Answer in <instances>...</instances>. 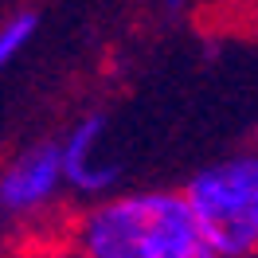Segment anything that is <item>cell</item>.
Instances as JSON below:
<instances>
[{"instance_id": "obj_6", "label": "cell", "mask_w": 258, "mask_h": 258, "mask_svg": "<svg viewBox=\"0 0 258 258\" xmlns=\"http://www.w3.org/2000/svg\"><path fill=\"white\" fill-rule=\"evenodd\" d=\"M164 4H168V8H180V0H164Z\"/></svg>"}, {"instance_id": "obj_4", "label": "cell", "mask_w": 258, "mask_h": 258, "mask_svg": "<svg viewBox=\"0 0 258 258\" xmlns=\"http://www.w3.org/2000/svg\"><path fill=\"white\" fill-rule=\"evenodd\" d=\"M59 157H63V184L75 196L102 200V196L117 192L121 164L106 149V117L102 113H86L67 129L59 141Z\"/></svg>"}, {"instance_id": "obj_8", "label": "cell", "mask_w": 258, "mask_h": 258, "mask_svg": "<svg viewBox=\"0 0 258 258\" xmlns=\"http://www.w3.org/2000/svg\"><path fill=\"white\" fill-rule=\"evenodd\" d=\"M254 258H258V254H254Z\"/></svg>"}, {"instance_id": "obj_2", "label": "cell", "mask_w": 258, "mask_h": 258, "mask_svg": "<svg viewBox=\"0 0 258 258\" xmlns=\"http://www.w3.org/2000/svg\"><path fill=\"white\" fill-rule=\"evenodd\" d=\"M180 196L215 258L258 254V153H235L200 168Z\"/></svg>"}, {"instance_id": "obj_3", "label": "cell", "mask_w": 258, "mask_h": 258, "mask_svg": "<svg viewBox=\"0 0 258 258\" xmlns=\"http://www.w3.org/2000/svg\"><path fill=\"white\" fill-rule=\"evenodd\" d=\"M63 188L59 141H35L0 168V211L12 219L39 215L63 196Z\"/></svg>"}, {"instance_id": "obj_7", "label": "cell", "mask_w": 258, "mask_h": 258, "mask_svg": "<svg viewBox=\"0 0 258 258\" xmlns=\"http://www.w3.org/2000/svg\"><path fill=\"white\" fill-rule=\"evenodd\" d=\"M254 4H258V0H254Z\"/></svg>"}, {"instance_id": "obj_1", "label": "cell", "mask_w": 258, "mask_h": 258, "mask_svg": "<svg viewBox=\"0 0 258 258\" xmlns=\"http://www.w3.org/2000/svg\"><path fill=\"white\" fill-rule=\"evenodd\" d=\"M79 258H215L180 192L141 188L94 200L75 223Z\"/></svg>"}, {"instance_id": "obj_5", "label": "cell", "mask_w": 258, "mask_h": 258, "mask_svg": "<svg viewBox=\"0 0 258 258\" xmlns=\"http://www.w3.org/2000/svg\"><path fill=\"white\" fill-rule=\"evenodd\" d=\"M35 32H39V12H32V8H20V12L0 20V71H8L32 47Z\"/></svg>"}]
</instances>
